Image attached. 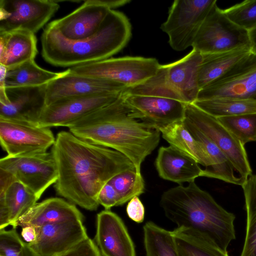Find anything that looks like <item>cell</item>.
<instances>
[{
    "mask_svg": "<svg viewBox=\"0 0 256 256\" xmlns=\"http://www.w3.org/2000/svg\"><path fill=\"white\" fill-rule=\"evenodd\" d=\"M50 152L58 170L54 184L57 194L90 211L98 208V194L105 184L122 172L136 169L122 154L82 140L70 132L58 134Z\"/></svg>",
    "mask_w": 256,
    "mask_h": 256,
    "instance_id": "obj_1",
    "label": "cell"
},
{
    "mask_svg": "<svg viewBox=\"0 0 256 256\" xmlns=\"http://www.w3.org/2000/svg\"><path fill=\"white\" fill-rule=\"evenodd\" d=\"M123 93L113 102L79 120L68 128L76 137L128 157L140 172L142 164L158 146L160 132L132 116Z\"/></svg>",
    "mask_w": 256,
    "mask_h": 256,
    "instance_id": "obj_2",
    "label": "cell"
},
{
    "mask_svg": "<svg viewBox=\"0 0 256 256\" xmlns=\"http://www.w3.org/2000/svg\"><path fill=\"white\" fill-rule=\"evenodd\" d=\"M131 36L127 16L111 10L99 30L81 40H68L48 24L41 36L42 56L54 66L73 67L108 58L125 47Z\"/></svg>",
    "mask_w": 256,
    "mask_h": 256,
    "instance_id": "obj_3",
    "label": "cell"
},
{
    "mask_svg": "<svg viewBox=\"0 0 256 256\" xmlns=\"http://www.w3.org/2000/svg\"><path fill=\"white\" fill-rule=\"evenodd\" d=\"M160 206L166 216L178 228H190L202 234L224 251L236 238L235 216L219 205L194 180L164 192Z\"/></svg>",
    "mask_w": 256,
    "mask_h": 256,
    "instance_id": "obj_4",
    "label": "cell"
},
{
    "mask_svg": "<svg viewBox=\"0 0 256 256\" xmlns=\"http://www.w3.org/2000/svg\"><path fill=\"white\" fill-rule=\"evenodd\" d=\"M160 65L155 58L124 56L108 58L68 70L74 74L105 79L130 87L154 75Z\"/></svg>",
    "mask_w": 256,
    "mask_h": 256,
    "instance_id": "obj_5",
    "label": "cell"
},
{
    "mask_svg": "<svg viewBox=\"0 0 256 256\" xmlns=\"http://www.w3.org/2000/svg\"><path fill=\"white\" fill-rule=\"evenodd\" d=\"M216 0H176L160 29L167 34L171 48L176 51L192 46L198 30Z\"/></svg>",
    "mask_w": 256,
    "mask_h": 256,
    "instance_id": "obj_6",
    "label": "cell"
},
{
    "mask_svg": "<svg viewBox=\"0 0 256 256\" xmlns=\"http://www.w3.org/2000/svg\"><path fill=\"white\" fill-rule=\"evenodd\" d=\"M202 54L251 48L248 32L232 22L216 4L202 22L192 46Z\"/></svg>",
    "mask_w": 256,
    "mask_h": 256,
    "instance_id": "obj_7",
    "label": "cell"
},
{
    "mask_svg": "<svg viewBox=\"0 0 256 256\" xmlns=\"http://www.w3.org/2000/svg\"><path fill=\"white\" fill-rule=\"evenodd\" d=\"M183 120L194 126L212 140L230 159L240 177L246 181L252 174L244 145L216 118L194 104H186Z\"/></svg>",
    "mask_w": 256,
    "mask_h": 256,
    "instance_id": "obj_8",
    "label": "cell"
},
{
    "mask_svg": "<svg viewBox=\"0 0 256 256\" xmlns=\"http://www.w3.org/2000/svg\"><path fill=\"white\" fill-rule=\"evenodd\" d=\"M0 169L10 173L40 199L58 178V170L51 152L19 156H6L0 160Z\"/></svg>",
    "mask_w": 256,
    "mask_h": 256,
    "instance_id": "obj_9",
    "label": "cell"
},
{
    "mask_svg": "<svg viewBox=\"0 0 256 256\" xmlns=\"http://www.w3.org/2000/svg\"><path fill=\"white\" fill-rule=\"evenodd\" d=\"M56 138L50 128L27 120L0 117V142L10 156L46 152Z\"/></svg>",
    "mask_w": 256,
    "mask_h": 256,
    "instance_id": "obj_10",
    "label": "cell"
},
{
    "mask_svg": "<svg viewBox=\"0 0 256 256\" xmlns=\"http://www.w3.org/2000/svg\"><path fill=\"white\" fill-rule=\"evenodd\" d=\"M122 92L70 98L45 106L30 122L42 127L69 128L92 112L117 100Z\"/></svg>",
    "mask_w": 256,
    "mask_h": 256,
    "instance_id": "obj_11",
    "label": "cell"
},
{
    "mask_svg": "<svg viewBox=\"0 0 256 256\" xmlns=\"http://www.w3.org/2000/svg\"><path fill=\"white\" fill-rule=\"evenodd\" d=\"M130 0H87L68 15L48 25L70 40L93 36L100 28L109 11L123 6Z\"/></svg>",
    "mask_w": 256,
    "mask_h": 256,
    "instance_id": "obj_12",
    "label": "cell"
},
{
    "mask_svg": "<svg viewBox=\"0 0 256 256\" xmlns=\"http://www.w3.org/2000/svg\"><path fill=\"white\" fill-rule=\"evenodd\" d=\"M59 8L52 0H0V32L22 30L34 34Z\"/></svg>",
    "mask_w": 256,
    "mask_h": 256,
    "instance_id": "obj_13",
    "label": "cell"
},
{
    "mask_svg": "<svg viewBox=\"0 0 256 256\" xmlns=\"http://www.w3.org/2000/svg\"><path fill=\"white\" fill-rule=\"evenodd\" d=\"M217 98L256 100V52L252 51L224 74L200 90L196 100Z\"/></svg>",
    "mask_w": 256,
    "mask_h": 256,
    "instance_id": "obj_14",
    "label": "cell"
},
{
    "mask_svg": "<svg viewBox=\"0 0 256 256\" xmlns=\"http://www.w3.org/2000/svg\"><path fill=\"white\" fill-rule=\"evenodd\" d=\"M36 229L35 240L28 244L36 256H59L88 238L81 220L48 224Z\"/></svg>",
    "mask_w": 256,
    "mask_h": 256,
    "instance_id": "obj_15",
    "label": "cell"
},
{
    "mask_svg": "<svg viewBox=\"0 0 256 256\" xmlns=\"http://www.w3.org/2000/svg\"><path fill=\"white\" fill-rule=\"evenodd\" d=\"M126 88L107 80L74 74L68 69L46 84L45 104L48 106L70 98L122 92Z\"/></svg>",
    "mask_w": 256,
    "mask_h": 256,
    "instance_id": "obj_16",
    "label": "cell"
},
{
    "mask_svg": "<svg viewBox=\"0 0 256 256\" xmlns=\"http://www.w3.org/2000/svg\"><path fill=\"white\" fill-rule=\"evenodd\" d=\"M94 240L102 256H136L134 243L123 220L110 210L98 214Z\"/></svg>",
    "mask_w": 256,
    "mask_h": 256,
    "instance_id": "obj_17",
    "label": "cell"
},
{
    "mask_svg": "<svg viewBox=\"0 0 256 256\" xmlns=\"http://www.w3.org/2000/svg\"><path fill=\"white\" fill-rule=\"evenodd\" d=\"M124 96L132 110V116L156 128L184 118L186 104L182 102L162 97Z\"/></svg>",
    "mask_w": 256,
    "mask_h": 256,
    "instance_id": "obj_18",
    "label": "cell"
},
{
    "mask_svg": "<svg viewBox=\"0 0 256 256\" xmlns=\"http://www.w3.org/2000/svg\"><path fill=\"white\" fill-rule=\"evenodd\" d=\"M46 84L6 88L8 101L0 103V117L31 122L46 106Z\"/></svg>",
    "mask_w": 256,
    "mask_h": 256,
    "instance_id": "obj_19",
    "label": "cell"
},
{
    "mask_svg": "<svg viewBox=\"0 0 256 256\" xmlns=\"http://www.w3.org/2000/svg\"><path fill=\"white\" fill-rule=\"evenodd\" d=\"M202 54L193 49L182 58L166 64L167 77L186 104H194L200 91L198 82Z\"/></svg>",
    "mask_w": 256,
    "mask_h": 256,
    "instance_id": "obj_20",
    "label": "cell"
},
{
    "mask_svg": "<svg viewBox=\"0 0 256 256\" xmlns=\"http://www.w3.org/2000/svg\"><path fill=\"white\" fill-rule=\"evenodd\" d=\"M155 166L160 177L179 185L194 181L202 172L195 160L172 146L160 148Z\"/></svg>",
    "mask_w": 256,
    "mask_h": 256,
    "instance_id": "obj_21",
    "label": "cell"
},
{
    "mask_svg": "<svg viewBox=\"0 0 256 256\" xmlns=\"http://www.w3.org/2000/svg\"><path fill=\"white\" fill-rule=\"evenodd\" d=\"M76 205L60 198H50L36 202L16 222L15 228L40 226L68 220H83Z\"/></svg>",
    "mask_w": 256,
    "mask_h": 256,
    "instance_id": "obj_22",
    "label": "cell"
},
{
    "mask_svg": "<svg viewBox=\"0 0 256 256\" xmlns=\"http://www.w3.org/2000/svg\"><path fill=\"white\" fill-rule=\"evenodd\" d=\"M34 34L26 30L0 32V64L7 68L34 60L38 54Z\"/></svg>",
    "mask_w": 256,
    "mask_h": 256,
    "instance_id": "obj_23",
    "label": "cell"
},
{
    "mask_svg": "<svg viewBox=\"0 0 256 256\" xmlns=\"http://www.w3.org/2000/svg\"><path fill=\"white\" fill-rule=\"evenodd\" d=\"M38 200L32 190L16 180L0 191V230L8 226L16 228L17 221Z\"/></svg>",
    "mask_w": 256,
    "mask_h": 256,
    "instance_id": "obj_24",
    "label": "cell"
},
{
    "mask_svg": "<svg viewBox=\"0 0 256 256\" xmlns=\"http://www.w3.org/2000/svg\"><path fill=\"white\" fill-rule=\"evenodd\" d=\"M182 122L211 162L210 166L202 170V176L217 178L228 183L242 186L246 181L235 175V169L227 156L196 127L184 120Z\"/></svg>",
    "mask_w": 256,
    "mask_h": 256,
    "instance_id": "obj_25",
    "label": "cell"
},
{
    "mask_svg": "<svg viewBox=\"0 0 256 256\" xmlns=\"http://www.w3.org/2000/svg\"><path fill=\"white\" fill-rule=\"evenodd\" d=\"M252 51L251 48H243L202 54L198 74L200 90L220 78Z\"/></svg>",
    "mask_w": 256,
    "mask_h": 256,
    "instance_id": "obj_26",
    "label": "cell"
},
{
    "mask_svg": "<svg viewBox=\"0 0 256 256\" xmlns=\"http://www.w3.org/2000/svg\"><path fill=\"white\" fill-rule=\"evenodd\" d=\"M157 129L170 146L190 156L205 168L211 166L208 156L194 138L182 121L174 122Z\"/></svg>",
    "mask_w": 256,
    "mask_h": 256,
    "instance_id": "obj_27",
    "label": "cell"
},
{
    "mask_svg": "<svg viewBox=\"0 0 256 256\" xmlns=\"http://www.w3.org/2000/svg\"><path fill=\"white\" fill-rule=\"evenodd\" d=\"M172 232L179 256H229L197 231L177 227Z\"/></svg>",
    "mask_w": 256,
    "mask_h": 256,
    "instance_id": "obj_28",
    "label": "cell"
},
{
    "mask_svg": "<svg viewBox=\"0 0 256 256\" xmlns=\"http://www.w3.org/2000/svg\"><path fill=\"white\" fill-rule=\"evenodd\" d=\"M64 72L46 70L40 67L34 60H30L7 68L4 84L6 88L42 86L48 84Z\"/></svg>",
    "mask_w": 256,
    "mask_h": 256,
    "instance_id": "obj_29",
    "label": "cell"
},
{
    "mask_svg": "<svg viewBox=\"0 0 256 256\" xmlns=\"http://www.w3.org/2000/svg\"><path fill=\"white\" fill-rule=\"evenodd\" d=\"M196 106L216 118L256 113V100L217 98L196 100Z\"/></svg>",
    "mask_w": 256,
    "mask_h": 256,
    "instance_id": "obj_30",
    "label": "cell"
},
{
    "mask_svg": "<svg viewBox=\"0 0 256 256\" xmlns=\"http://www.w3.org/2000/svg\"><path fill=\"white\" fill-rule=\"evenodd\" d=\"M143 232L146 256H179L172 231L149 221Z\"/></svg>",
    "mask_w": 256,
    "mask_h": 256,
    "instance_id": "obj_31",
    "label": "cell"
},
{
    "mask_svg": "<svg viewBox=\"0 0 256 256\" xmlns=\"http://www.w3.org/2000/svg\"><path fill=\"white\" fill-rule=\"evenodd\" d=\"M122 93L126 96L162 97L184 102L168 80L166 64H160L154 75L138 84L126 87Z\"/></svg>",
    "mask_w": 256,
    "mask_h": 256,
    "instance_id": "obj_32",
    "label": "cell"
},
{
    "mask_svg": "<svg viewBox=\"0 0 256 256\" xmlns=\"http://www.w3.org/2000/svg\"><path fill=\"white\" fill-rule=\"evenodd\" d=\"M246 212V234L240 256H256V174H252L242 186Z\"/></svg>",
    "mask_w": 256,
    "mask_h": 256,
    "instance_id": "obj_33",
    "label": "cell"
},
{
    "mask_svg": "<svg viewBox=\"0 0 256 256\" xmlns=\"http://www.w3.org/2000/svg\"><path fill=\"white\" fill-rule=\"evenodd\" d=\"M108 182L116 190L119 206L123 205L135 196L144 193L145 184L140 172L135 168L122 172L112 178Z\"/></svg>",
    "mask_w": 256,
    "mask_h": 256,
    "instance_id": "obj_34",
    "label": "cell"
},
{
    "mask_svg": "<svg viewBox=\"0 0 256 256\" xmlns=\"http://www.w3.org/2000/svg\"><path fill=\"white\" fill-rule=\"evenodd\" d=\"M242 144L256 141V113L217 118Z\"/></svg>",
    "mask_w": 256,
    "mask_h": 256,
    "instance_id": "obj_35",
    "label": "cell"
},
{
    "mask_svg": "<svg viewBox=\"0 0 256 256\" xmlns=\"http://www.w3.org/2000/svg\"><path fill=\"white\" fill-rule=\"evenodd\" d=\"M0 256H36L16 228L0 230Z\"/></svg>",
    "mask_w": 256,
    "mask_h": 256,
    "instance_id": "obj_36",
    "label": "cell"
},
{
    "mask_svg": "<svg viewBox=\"0 0 256 256\" xmlns=\"http://www.w3.org/2000/svg\"><path fill=\"white\" fill-rule=\"evenodd\" d=\"M234 24L248 32L256 26V0H247L224 10Z\"/></svg>",
    "mask_w": 256,
    "mask_h": 256,
    "instance_id": "obj_37",
    "label": "cell"
},
{
    "mask_svg": "<svg viewBox=\"0 0 256 256\" xmlns=\"http://www.w3.org/2000/svg\"><path fill=\"white\" fill-rule=\"evenodd\" d=\"M59 256H102L94 240L88 238L75 247Z\"/></svg>",
    "mask_w": 256,
    "mask_h": 256,
    "instance_id": "obj_38",
    "label": "cell"
},
{
    "mask_svg": "<svg viewBox=\"0 0 256 256\" xmlns=\"http://www.w3.org/2000/svg\"><path fill=\"white\" fill-rule=\"evenodd\" d=\"M98 200L99 204L102 205L106 210H110L114 206H119V200L117 192L112 186L108 182L100 190Z\"/></svg>",
    "mask_w": 256,
    "mask_h": 256,
    "instance_id": "obj_39",
    "label": "cell"
},
{
    "mask_svg": "<svg viewBox=\"0 0 256 256\" xmlns=\"http://www.w3.org/2000/svg\"><path fill=\"white\" fill-rule=\"evenodd\" d=\"M126 211L129 218L137 223H141L144 218V207L138 196H135L128 202Z\"/></svg>",
    "mask_w": 256,
    "mask_h": 256,
    "instance_id": "obj_40",
    "label": "cell"
},
{
    "mask_svg": "<svg viewBox=\"0 0 256 256\" xmlns=\"http://www.w3.org/2000/svg\"><path fill=\"white\" fill-rule=\"evenodd\" d=\"M21 236L23 240L28 244L34 242L36 237V227L26 226L22 228Z\"/></svg>",
    "mask_w": 256,
    "mask_h": 256,
    "instance_id": "obj_41",
    "label": "cell"
},
{
    "mask_svg": "<svg viewBox=\"0 0 256 256\" xmlns=\"http://www.w3.org/2000/svg\"><path fill=\"white\" fill-rule=\"evenodd\" d=\"M252 50L256 52V26L248 31Z\"/></svg>",
    "mask_w": 256,
    "mask_h": 256,
    "instance_id": "obj_42",
    "label": "cell"
},
{
    "mask_svg": "<svg viewBox=\"0 0 256 256\" xmlns=\"http://www.w3.org/2000/svg\"><path fill=\"white\" fill-rule=\"evenodd\" d=\"M6 71L7 68L5 66L0 64V89L6 88L4 82Z\"/></svg>",
    "mask_w": 256,
    "mask_h": 256,
    "instance_id": "obj_43",
    "label": "cell"
}]
</instances>
